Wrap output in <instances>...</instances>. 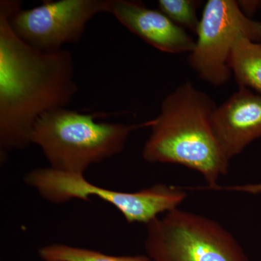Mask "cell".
I'll use <instances>...</instances> for the list:
<instances>
[{"instance_id": "8fae6325", "label": "cell", "mask_w": 261, "mask_h": 261, "mask_svg": "<svg viewBox=\"0 0 261 261\" xmlns=\"http://www.w3.org/2000/svg\"><path fill=\"white\" fill-rule=\"evenodd\" d=\"M44 261H152L145 255L113 256L89 249L53 244L38 250Z\"/></svg>"}, {"instance_id": "8992f818", "label": "cell", "mask_w": 261, "mask_h": 261, "mask_svg": "<svg viewBox=\"0 0 261 261\" xmlns=\"http://www.w3.org/2000/svg\"><path fill=\"white\" fill-rule=\"evenodd\" d=\"M110 4L111 0H61L25 10L20 1L2 0L0 12L20 39L51 53L61 50L65 44L80 42L91 19L108 13Z\"/></svg>"}, {"instance_id": "9c48e42d", "label": "cell", "mask_w": 261, "mask_h": 261, "mask_svg": "<svg viewBox=\"0 0 261 261\" xmlns=\"http://www.w3.org/2000/svg\"><path fill=\"white\" fill-rule=\"evenodd\" d=\"M108 13L130 32L160 51L169 54L192 53L195 42L161 10L140 2L111 0Z\"/></svg>"}, {"instance_id": "5b68a950", "label": "cell", "mask_w": 261, "mask_h": 261, "mask_svg": "<svg viewBox=\"0 0 261 261\" xmlns=\"http://www.w3.org/2000/svg\"><path fill=\"white\" fill-rule=\"evenodd\" d=\"M24 181L53 203L61 204L72 199L89 201L90 197H97L114 206L129 224L147 225L160 214L177 208L187 197L182 189L165 184L135 192L115 191L91 183L84 175L50 167L33 170Z\"/></svg>"}, {"instance_id": "30bf717a", "label": "cell", "mask_w": 261, "mask_h": 261, "mask_svg": "<svg viewBox=\"0 0 261 261\" xmlns=\"http://www.w3.org/2000/svg\"><path fill=\"white\" fill-rule=\"evenodd\" d=\"M228 67L239 87L261 95V43L240 36L231 51Z\"/></svg>"}, {"instance_id": "ba28073f", "label": "cell", "mask_w": 261, "mask_h": 261, "mask_svg": "<svg viewBox=\"0 0 261 261\" xmlns=\"http://www.w3.org/2000/svg\"><path fill=\"white\" fill-rule=\"evenodd\" d=\"M216 140L228 159L238 155L253 141L261 138V95L239 89L219 107L211 118Z\"/></svg>"}, {"instance_id": "7a4b0ae2", "label": "cell", "mask_w": 261, "mask_h": 261, "mask_svg": "<svg viewBox=\"0 0 261 261\" xmlns=\"http://www.w3.org/2000/svg\"><path fill=\"white\" fill-rule=\"evenodd\" d=\"M216 108L212 98L191 82L178 86L163 99L161 113L152 119L144 160L195 170L208 184L207 190H216L219 178L228 173L230 161L211 127Z\"/></svg>"}, {"instance_id": "52a82bcc", "label": "cell", "mask_w": 261, "mask_h": 261, "mask_svg": "<svg viewBox=\"0 0 261 261\" xmlns=\"http://www.w3.org/2000/svg\"><path fill=\"white\" fill-rule=\"evenodd\" d=\"M188 63L200 80L220 87L227 83L231 51L240 36L261 43V22L246 16L234 0H208L197 32Z\"/></svg>"}, {"instance_id": "4fadbf2b", "label": "cell", "mask_w": 261, "mask_h": 261, "mask_svg": "<svg viewBox=\"0 0 261 261\" xmlns=\"http://www.w3.org/2000/svg\"><path fill=\"white\" fill-rule=\"evenodd\" d=\"M216 190H228L243 192V193L251 194V195H259L261 194V182L256 184H247V185H237L232 187H220L218 186Z\"/></svg>"}, {"instance_id": "6da1fadb", "label": "cell", "mask_w": 261, "mask_h": 261, "mask_svg": "<svg viewBox=\"0 0 261 261\" xmlns=\"http://www.w3.org/2000/svg\"><path fill=\"white\" fill-rule=\"evenodd\" d=\"M73 56L29 45L0 12V147L3 152L31 144L34 124L44 113L64 108L79 88Z\"/></svg>"}, {"instance_id": "277c9868", "label": "cell", "mask_w": 261, "mask_h": 261, "mask_svg": "<svg viewBox=\"0 0 261 261\" xmlns=\"http://www.w3.org/2000/svg\"><path fill=\"white\" fill-rule=\"evenodd\" d=\"M145 246L152 261H250L222 225L178 207L147 225Z\"/></svg>"}, {"instance_id": "7c38bea8", "label": "cell", "mask_w": 261, "mask_h": 261, "mask_svg": "<svg viewBox=\"0 0 261 261\" xmlns=\"http://www.w3.org/2000/svg\"><path fill=\"white\" fill-rule=\"evenodd\" d=\"M200 1L195 0H159V10L170 20L182 29H187L197 34L200 20L197 9Z\"/></svg>"}, {"instance_id": "3957f363", "label": "cell", "mask_w": 261, "mask_h": 261, "mask_svg": "<svg viewBox=\"0 0 261 261\" xmlns=\"http://www.w3.org/2000/svg\"><path fill=\"white\" fill-rule=\"evenodd\" d=\"M104 113L85 114L59 108L43 114L36 122L31 144L42 149L49 167L84 175L94 163L121 153L132 132L150 127L149 120L140 124L99 123Z\"/></svg>"}, {"instance_id": "5bb4252c", "label": "cell", "mask_w": 261, "mask_h": 261, "mask_svg": "<svg viewBox=\"0 0 261 261\" xmlns=\"http://www.w3.org/2000/svg\"><path fill=\"white\" fill-rule=\"evenodd\" d=\"M238 3L240 10L248 18H251L252 15L255 14L257 10L260 9V0H242L238 1Z\"/></svg>"}]
</instances>
